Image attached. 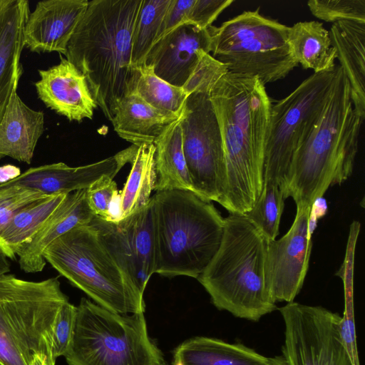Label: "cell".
Segmentation results:
<instances>
[{
	"mask_svg": "<svg viewBox=\"0 0 365 365\" xmlns=\"http://www.w3.org/2000/svg\"><path fill=\"white\" fill-rule=\"evenodd\" d=\"M222 134L226 189L220 205L245 215L264 184V146L272 102L257 77L227 71L209 91Z\"/></svg>",
	"mask_w": 365,
	"mask_h": 365,
	"instance_id": "1",
	"label": "cell"
},
{
	"mask_svg": "<svg viewBox=\"0 0 365 365\" xmlns=\"http://www.w3.org/2000/svg\"><path fill=\"white\" fill-rule=\"evenodd\" d=\"M143 0H92L67 46L66 57L85 76L91 93L111 121L118 101L137 75L132 40Z\"/></svg>",
	"mask_w": 365,
	"mask_h": 365,
	"instance_id": "2",
	"label": "cell"
},
{
	"mask_svg": "<svg viewBox=\"0 0 365 365\" xmlns=\"http://www.w3.org/2000/svg\"><path fill=\"white\" fill-rule=\"evenodd\" d=\"M363 120L356 114L342 68L336 66L333 86L318 120L297 148L282 187L285 199L312 207L329 187L351 175Z\"/></svg>",
	"mask_w": 365,
	"mask_h": 365,
	"instance_id": "3",
	"label": "cell"
},
{
	"mask_svg": "<svg viewBox=\"0 0 365 365\" xmlns=\"http://www.w3.org/2000/svg\"><path fill=\"white\" fill-rule=\"evenodd\" d=\"M269 240L244 215L224 218L216 254L197 278L213 305L253 322L277 309L270 293Z\"/></svg>",
	"mask_w": 365,
	"mask_h": 365,
	"instance_id": "4",
	"label": "cell"
},
{
	"mask_svg": "<svg viewBox=\"0 0 365 365\" xmlns=\"http://www.w3.org/2000/svg\"><path fill=\"white\" fill-rule=\"evenodd\" d=\"M155 273L197 279L221 243L224 217L190 190L156 192L151 198Z\"/></svg>",
	"mask_w": 365,
	"mask_h": 365,
	"instance_id": "5",
	"label": "cell"
},
{
	"mask_svg": "<svg viewBox=\"0 0 365 365\" xmlns=\"http://www.w3.org/2000/svg\"><path fill=\"white\" fill-rule=\"evenodd\" d=\"M68 302L57 277L35 282L0 275V361L34 365L41 357L48 365H56L54 328Z\"/></svg>",
	"mask_w": 365,
	"mask_h": 365,
	"instance_id": "6",
	"label": "cell"
},
{
	"mask_svg": "<svg viewBox=\"0 0 365 365\" xmlns=\"http://www.w3.org/2000/svg\"><path fill=\"white\" fill-rule=\"evenodd\" d=\"M43 256L96 304L122 314L145 312L143 295L123 274L90 224L59 237Z\"/></svg>",
	"mask_w": 365,
	"mask_h": 365,
	"instance_id": "7",
	"label": "cell"
},
{
	"mask_svg": "<svg viewBox=\"0 0 365 365\" xmlns=\"http://www.w3.org/2000/svg\"><path fill=\"white\" fill-rule=\"evenodd\" d=\"M68 365H161L144 313L122 314L82 298L76 306Z\"/></svg>",
	"mask_w": 365,
	"mask_h": 365,
	"instance_id": "8",
	"label": "cell"
},
{
	"mask_svg": "<svg viewBox=\"0 0 365 365\" xmlns=\"http://www.w3.org/2000/svg\"><path fill=\"white\" fill-rule=\"evenodd\" d=\"M289 27L246 11L216 27L211 26L210 55L229 72L257 77L265 85L286 77L299 64L289 42Z\"/></svg>",
	"mask_w": 365,
	"mask_h": 365,
	"instance_id": "9",
	"label": "cell"
},
{
	"mask_svg": "<svg viewBox=\"0 0 365 365\" xmlns=\"http://www.w3.org/2000/svg\"><path fill=\"white\" fill-rule=\"evenodd\" d=\"M217 81H190L180 117L182 148L192 192L220 204L226 189V165L220 128L209 91Z\"/></svg>",
	"mask_w": 365,
	"mask_h": 365,
	"instance_id": "10",
	"label": "cell"
},
{
	"mask_svg": "<svg viewBox=\"0 0 365 365\" xmlns=\"http://www.w3.org/2000/svg\"><path fill=\"white\" fill-rule=\"evenodd\" d=\"M333 70L314 73L272 105L264 146V185L282 188L292 158L318 120L331 90Z\"/></svg>",
	"mask_w": 365,
	"mask_h": 365,
	"instance_id": "11",
	"label": "cell"
},
{
	"mask_svg": "<svg viewBox=\"0 0 365 365\" xmlns=\"http://www.w3.org/2000/svg\"><path fill=\"white\" fill-rule=\"evenodd\" d=\"M286 365H353L343 343L341 316L322 306L292 302L279 308Z\"/></svg>",
	"mask_w": 365,
	"mask_h": 365,
	"instance_id": "12",
	"label": "cell"
},
{
	"mask_svg": "<svg viewBox=\"0 0 365 365\" xmlns=\"http://www.w3.org/2000/svg\"><path fill=\"white\" fill-rule=\"evenodd\" d=\"M93 226L105 248L133 286L144 295L155 274V236L152 204L122 219L94 216Z\"/></svg>",
	"mask_w": 365,
	"mask_h": 365,
	"instance_id": "13",
	"label": "cell"
},
{
	"mask_svg": "<svg viewBox=\"0 0 365 365\" xmlns=\"http://www.w3.org/2000/svg\"><path fill=\"white\" fill-rule=\"evenodd\" d=\"M296 206L290 229L280 239L268 243L270 293L275 303L294 302L309 269L312 246L309 229L311 207Z\"/></svg>",
	"mask_w": 365,
	"mask_h": 365,
	"instance_id": "14",
	"label": "cell"
},
{
	"mask_svg": "<svg viewBox=\"0 0 365 365\" xmlns=\"http://www.w3.org/2000/svg\"><path fill=\"white\" fill-rule=\"evenodd\" d=\"M211 26L202 29L183 24L160 38L150 49L145 63L170 84L183 88L201 58L212 51Z\"/></svg>",
	"mask_w": 365,
	"mask_h": 365,
	"instance_id": "15",
	"label": "cell"
},
{
	"mask_svg": "<svg viewBox=\"0 0 365 365\" xmlns=\"http://www.w3.org/2000/svg\"><path fill=\"white\" fill-rule=\"evenodd\" d=\"M137 147L131 145L114 155L78 167L57 163L31 168L15 179L0 184V188L21 185L48 196L86 190L103 176L114 178L126 163L131 162Z\"/></svg>",
	"mask_w": 365,
	"mask_h": 365,
	"instance_id": "16",
	"label": "cell"
},
{
	"mask_svg": "<svg viewBox=\"0 0 365 365\" xmlns=\"http://www.w3.org/2000/svg\"><path fill=\"white\" fill-rule=\"evenodd\" d=\"M88 1H38L25 25V46L33 52H58L66 56L68 43L87 9Z\"/></svg>",
	"mask_w": 365,
	"mask_h": 365,
	"instance_id": "17",
	"label": "cell"
},
{
	"mask_svg": "<svg viewBox=\"0 0 365 365\" xmlns=\"http://www.w3.org/2000/svg\"><path fill=\"white\" fill-rule=\"evenodd\" d=\"M35 82L39 99L45 106L70 121L91 119L97 104L86 76L69 61L61 57L59 63L38 70Z\"/></svg>",
	"mask_w": 365,
	"mask_h": 365,
	"instance_id": "18",
	"label": "cell"
},
{
	"mask_svg": "<svg viewBox=\"0 0 365 365\" xmlns=\"http://www.w3.org/2000/svg\"><path fill=\"white\" fill-rule=\"evenodd\" d=\"M94 216L86 190L68 193L34 237L18 250L21 269L26 273L41 272L46 264L43 255L48 246L71 230L89 225Z\"/></svg>",
	"mask_w": 365,
	"mask_h": 365,
	"instance_id": "19",
	"label": "cell"
},
{
	"mask_svg": "<svg viewBox=\"0 0 365 365\" xmlns=\"http://www.w3.org/2000/svg\"><path fill=\"white\" fill-rule=\"evenodd\" d=\"M26 0H0V122L22 74L20 57L30 14Z\"/></svg>",
	"mask_w": 365,
	"mask_h": 365,
	"instance_id": "20",
	"label": "cell"
},
{
	"mask_svg": "<svg viewBox=\"0 0 365 365\" xmlns=\"http://www.w3.org/2000/svg\"><path fill=\"white\" fill-rule=\"evenodd\" d=\"M16 87L0 122V159L10 157L30 164L44 131V114L29 107Z\"/></svg>",
	"mask_w": 365,
	"mask_h": 365,
	"instance_id": "21",
	"label": "cell"
},
{
	"mask_svg": "<svg viewBox=\"0 0 365 365\" xmlns=\"http://www.w3.org/2000/svg\"><path fill=\"white\" fill-rule=\"evenodd\" d=\"M329 36L339 66L348 79L356 114L365 118V22L339 21L332 24Z\"/></svg>",
	"mask_w": 365,
	"mask_h": 365,
	"instance_id": "22",
	"label": "cell"
},
{
	"mask_svg": "<svg viewBox=\"0 0 365 365\" xmlns=\"http://www.w3.org/2000/svg\"><path fill=\"white\" fill-rule=\"evenodd\" d=\"M181 115L158 110L130 93L117 103L110 122L121 138L139 146L154 143L165 129Z\"/></svg>",
	"mask_w": 365,
	"mask_h": 365,
	"instance_id": "23",
	"label": "cell"
},
{
	"mask_svg": "<svg viewBox=\"0 0 365 365\" xmlns=\"http://www.w3.org/2000/svg\"><path fill=\"white\" fill-rule=\"evenodd\" d=\"M173 360L182 365H270L267 357L241 343H230L208 336H195L179 344Z\"/></svg>",
	"mask_w": 365,
	"mask_h": 365,
	"instance_id": "24",
	"label": "cell"
},
{
	"mask_svg": "<svg viewBox=\"0 0 365 365\" xmlns=\"http://www.w3.org/2000/svg\"><path fill=\"white\" fill-rule=\"evenodd\" d=\"M153 144L157 175L155 191H192L182 148L180 118L169 125Z\"/></svg>",
	"mask_w": 365,
	"mask_h": 365,
	"instance_id": "25",
	"label": "cell"
},
{
	"mask_svg": "<svg viewBox=\"0 0 365 365\" xmlns=\"http://www.w3.org/2000/svg\"><path fill=\"white\" fill-rule=\"evenodd\" d=\"M288 42L298 64L314 73L333 70L336 58L329 32L317 21H301L289 27Z\"/></svg>",
	"mask_w": 365,
	"mask_h": 365,
	"instance_id": "26",
	"label": "cell"
},
{
	"mask_svg": "<svg viewBox=\"0 0 365 365\" xmlns=\"http://www.w3.org/2000/svg\"><path fill=\"white\" fill-rule=\"evenodd\" d=\"M155 151L153 143L137 147L130 163V173L120 193L117 219L138 211L149 202L157 180Z\"/></svg>",
	"mask_w": 365,
	"mask_h": 365,
	"instance_id": "27",
	"label": "cell"
},
{
	"mask_svg": "<svg viewBox=\"0 0 365 365\" xmlns=\"http://www.w3.org/2000/svg\"><path fill=\"white\" fill-rule=\"evenodd\" d=\"M67 195H50L28 206L0 229V249L8 259L16 258L18 250L34 237Z\"/></svg>",
	"mask_w": 365,
	"mask_h": 365,
	"instance_id": "28",
	"label": "cell"
},
{
	"mask_svg": "<svg viewBox=\"0 0 365 365\" xmlns=\"http://www.w3.org/2000/svg\"><path fill=\"white\" fill-rule=\"evenodd\" d=\"M137 75L130 93L140 96L162 111L181 115L189 93L159 78L153 67L145 63L135 68Z\"/></svg>",
	"mask_w": 365,
	"mask_h": 365,
	"instance_id": "29",
	"label": "cell"
},
{
	"mask_svg": "<svg viewBox=\"0 0 365 365\" xmlns=\"http://www.w3.org/2000/svg\"><path fill=\"white\" fill-rule=\"evenodd\" d=\"M171 0H143L132 40L131 64L145 63L152 47L160 38L163 20Z\"/></svg>",
	"mask_w": 365,
	"mask_h": 365,
	"instance_id": "30",
	"label": "cell"
},
{
	"mask_svg": "<svg viewBox=\"0 0 365 365\" xmlns=\"http://www.w3.org/2000/svg\"><path fill=\"white\" fill-rule=\"evenodd\" d=\"M284 200L280 186L264 185L252 209L244 215L269 241L276 240L279 234Z\"/></svg>",
	"mask_w": 365,
	"mask_h": 365,
	"instance_id": "31",
	"label": "cell"
},
{
	"mask_svg": "<svg viewBox=\"0 0 365 365\" xmlns=\"http://www.w3.org/2000/svg\"><path fill=\"white\" fill-rule=\"evenodd\" d=\"M312 14L327 22L356 21L365 22V0H310Z\"/></svg>",
	"mask_w": 365,
	"mask_h": 365,
	"instance_id": "32",
	"label": "cell"
},
{
	"mask_svg": "<svg viewBox=\"0 0 365 365\" xmlns=\"http://www.w3.org/2000/svg\"><path fill=\"white\" fill-rule=\"evenodd\" d=\"M88 205L94 215L106 220L116 219L115 203L120 194L113 178L103 176L86 189Z\"/></svg>",
	"mask_w": 365,
	"mask_h": 365,
	"instance_id": "33",
	"label": "cell"
},
{
	"mask_svg": "<svg viewBox=\"0 0 365 365\" xmlns=\"http://www.w3.org/2000/svg\"><path fill=\"white\" fill-rule=\"evenodd\" d=\"M47 197L39 191L21 185L1 187L0 229L21 210Z\"/></svg>",
	"mask_w": 365,
	"mask_h": 365,
	"instance_id": "34",
	"label": "cell"
},
{
	"mask_svg": "<svg viewBox=\"0 0 365 365\" xmlns=\"http://www.w3.org/2000/svg\"><path fill=\"white\" fill-rule=\"evenodd\" d=\"M76 306L66 302L61 309L58 315L53 343V355L56 360L60 356H64L71 345L76 323Z\"/></svg>",
	"mask_w": 365,
	"mask_h": 365,
	"instance_id": "35",
	"label": "cell"
},
{
	"mask_svg": "<svg viewBox=\"0 0 365 365\" xmlns=\"http://www.w3.org/2000/svg\"><path fill=\"white\" fill-rule=\"evenodd\" d=\"M232 3V0H195L188 22L200 29H207Z\"/></svg>",
	"mask_w": 365,
	"mask_h": 365,
	"instance_id": "36",
	"label": "cell"
},
{
	"mask_svg": "<svg viewBox=\"0 0 365 365\" xmlns=\"http://www.w3.org/2000/svg\"><path fill=\"white\" fill-rule=\"evenodd\" d=\"M194 2L195 0H171L163 20L160 38L179 26L188 22L190 11Z\"/></svg>",
	"mask_w": 365,
	"mask_h": 365,
	"instance_id": "37",
	"label": "cell"
},
{
	"mask_svg": "<svg viewBox=\"0 0 365 365\" xmlns=\"http://www.w3.org/2000/svg\"><path fill=\"white\" fill-rule=\"evenodd\" d=\"M327 210V202L323 197H319L314 201L309 217V229L311 235L317 225L318 219L326 215Z\"/></svg>",
	"mask_w": 365,
	"mask_h": 365,
	"instance_id": "38",
	"label": "cell"
},
{
	"mask_svg": "<svg viewBox=\"0 0 365 365\" xmlns=\"http://www.w3.org/2000/svg\"><path fill=\"white\" fill-rule=\"evenodd\" d=\"M20 169L12 165L0 167V184L12 180L21 175Z\"/></svg>",
	"mask_w": 365,
	"mask_h": 365,
	"instance_id": "39",
	"label": "cell"
},
{
	"mask_svg": "<svg viewBox=\"0 0 365 365\" xmlns=\"http://www.w3.org/2000/svg\"><path fill=\"white\" fill-rule=\"evenodd\" d=\"M10 271V262L0 249V275L7 274Z\"/></svg>",
	"mask_w": 365,
	"mask_h": 365,
	"instance_id": "40",
	"label": "cell"
},
{
	"mask_svg": "<svg viewBox=\"0 0 365 365\" xmlns=\"http://www.w3.org/2000/svg\"><path fill=\"white\" fill-rule=\"evenodd\" d=\"M270 365H286V363L282 356H276L272 357V361Z\"/></svg>",
	"mask_w": 365,
	"mask_h": 365,
	"instance_id": "41",
	"label": "cell"
},
{
	"mask_svg": "<svg viewBox=\"0 0 365 365\" xmlns=\"http://www.w3.org/2000/svg\"><path fill=\"white\" fill-rule=\"evenodd\" d=\"M34 365H48V364H46V361L43 359H42L41 357H38L35 360Z\"/></svg>",
	"mask_w": 365,
	"mask_h": 365,
	"instance_id": "42",
	"label": "cell"
},
{
	"mask_svg": "<svg viewBox=\"0 0 365 365\" xmlns=\"http://www.w3.org/2000/svg\"><path fill=\"white\" fill-rule=\"evenodd\" d=\"M173 365H182V364L179 360H173Z\"/></svg>",
	"mask_w": 365,
	"mask_h": 365,
	"instance_id": "43",
	"label": "cell"
},
{
	"mask_svg": "<svg viewBox=\"0 0 365 365\" xmlns=\"http://www.w3.org/2000/svg\"><path fill=\"white\" fill-rule=\"evenodd\" d=\"M161 365H168L165 362H164L163 364H162Z\"/></svg>",
	"mask_w": 365,
	"mask_h": 365,
	"instance_id": "44",
	"label": "cell"
},
{
	"mask_svg": "<svg viewBox=\"0 0 365 365\" xmlns=\"http://www.w3.org/2000/svg\"><path fill=\"white\" fill-rule=\"evenodd\" d=\"M0 365H4V364L0 361Z\"/></svg>",
	"mask_w": 365,
	"mask_h": 365,
	"instance_id": "45",
	"label": "cell"
}]
</instances>
